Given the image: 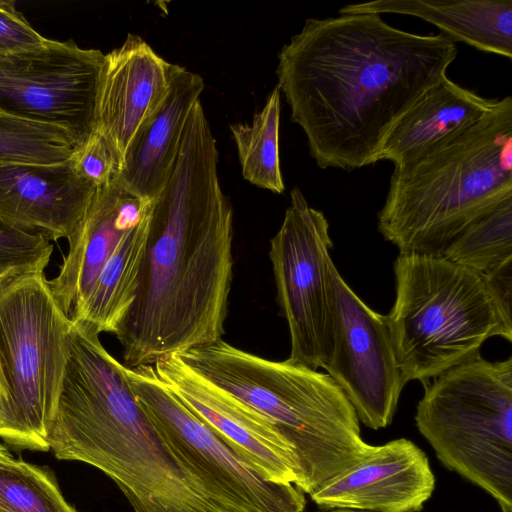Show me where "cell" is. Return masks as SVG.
<instances>
[{
  "mask_svg": "<svg viewBox=\"0 0 512 512\" xmlns=\"http://www.w3.org/2000/svg\"><path fill=\"white\" fill-rule=\"evenodd\" d=\"M443 33L420 35L380 14L308 18L278 54V88L321 169L378 162L395 122L456 59Z\"/></svg>",
  "mask_w": 512,
  "mask_h": 512,
  "instance_id": "6da1fadb",
  "label": "cell"
},
{
  "mask_svg": "<svg viewBox=\"0 0 512 512\" xmlns=\"http://www.w3.org/2000/svg\"><path fill=\"white\" fill-rule=\"evenodd\" d=\"M201 101L152 201L136 297L115 336L126 367L153 365L222 339L233 279V209Z\"/></svg>",
  "mask_w": 512,
  "mask_h": 512,
  "instance_id": "7a4b0ae2",
  "label": "cell"
},
{
  "mask_svg": "<svg viewBox=\"0 0 512 512\" xmlns=\"http://www.w3.org/2000/svg\"><path fill=\"white\" fill-rule=\"evenodd\" d=\"M96 334L72 338L47 443L110 477L134 512H223L184 469Z\"/></svg>",
  "mask_w": 512,
  "mask_h": 512,
  "instance_id": "3957f363",
  "label": "cell"
},
{
  "mask_svg": "<svg viewBox=\"0 0 512 512\" xmlns=\"http://www.w3.org/2000/svg\"><path fill=\"white\" fill-rule=\"evenodd\" d=\"M512 199V97L437 150L394 168L377 228L400 254L441 256Z\"/></svg>",
  "mask_w": 512,
  "mask_h": 512,
  "instance_id": "277c9868",
  "label": "cell"
},
{
  "mask_svg": "<svg viewBox=\"0 0 512 512\" xmlns=\"http://www.w3.org/2000/svg\"><path fill=\"white\" fill-rule=\"evenodd\" d=\"M177 355L291 446L303 493L318 490L374 448L362 439L352 404L327 373L288 359L268 360L222 339Z\"/></svg>",
  "mask_w": 512,
  "mask_h": 512,
  "instance_id": "5b68a950",
  "label": "cell"
},
{
  "mask_svg": "<svg viewBox=\"0 0 512 512\" xmlns=\"http://www.w3.org/2000/svg\"><path fill=\"white\" fill-rule=\"evenodd\" d=\"M385 315L407 382H427L478 355L488 338L512 341L483 277L442 256L399 254Z\"/></svg>",
  "mask_w": 512,
  "mask_h": 512,
  "instance_id": "8992f818",
  "label": "cell"
},
{
  "mask_svg": "<svg viewBox=\"0 0 512 512\" xmlns=\"http://www.w3.org/2000/svg\"><path fill=\"white\" fill-rule=\"evenodd\" d=\"M415 421L448 469L512 512V357L478 355L425 382Z\"/></svg>",
  "mask_w": 512,
  "mask_h": 512,
  "instance_id": "52a82bcc",
  "label": "cell"
},
{
  "mask_svg": "<svg viewBox=\"0 0 512 512\" xmlns=\"http://www.w3.org/2000/svg\"><path fill=\"white\" fill-rule=\"evenodd\" d=\"M71 323L42 271L0 290V438L15 448L50 450Z\"/></svg>",
  "mask_w": 512,
  "mask_h": 512,
  "instance_id": "ba28073f",
  "label": "cell"
},
{
  "mask_svg": "<svg viewBox=\"0 0 512 512\" xmlns=\"http://www.w3.org/2000/svg\"><path fill=\"white\" fill-rule=\"evenodd\" d=\"M126 373L172 453L223 512H303L301 490L261 477L162 384L153 365Z\"/></svg>",
  "mask_w": 512,
  "mask_h": 512,
  "instance_id": "9c48e42d",
  "label": "cell"
},
{
  "mask_svg": "<svg viewBox=\"0 0 512 512\" xmlns=\"http://www.w3.org/2000/svg\"><path fill=\"white\" fill-rule=\"evenodd\" d=\"M332 246L323 212L293 188L283 222L270 241L269 258L290 334L288 360L315 370L325 366L332 348Z\"/></svg>",
  "mask_w": 512,
  "mask_h": 512,
  "instance_id": "30bf717a",
  "label": "cell"
},
{
  "mask_svg": "<svg viewBox=\"0 0 512 512\" xmlns=\"http://www.w3.org/2000/svg\"><path fill=\"white\" fill-rule=\"evenodd\" d=\"M105 54L73 40L0 55V113L59 126L83 143L96 129Z\"/></svg>",
  "mask_w": 512,
  "mask_h": 512,
  "instance_id": "8fae6325",
  "label": "cell"
},
{
  "mask_svg": "<svg viewBox=\"0 0 512 512\" xmlns=\"http://www.w3.org/2000/svg\"><path fill=\"white\" fill-rule=\"evenodd\" d=\"M332 348L323 367L352 404L358 420L377 430L388 426L406 385L384 315L366 305L336 266Z\"/></svg>",
  "mask_w": 512,
  "mask_h": 512,
  "instance_id": "7c38bea8",
  "label": "cell"
},
{
  "mask_svg": "<svg viewBox=\"0 0 512 512\" xmlns=\"http://www.w3.org/2000/svg\"><path fill=\"white\" fill-rule=\"evenodd\" d=\"M153 367L162 384L261 477L298 486L291 446L254 411L202 378L177 354Z\"/></svg>",
  "mask_w": 512,
  "mask_h": 512,
  "instance_id": "4fadbf2b",
  "label": "cell"
},
{
  "mask_svg": "<svg viewBox=\"0 0 512 512\" xmlns=\"http://www.w3.org/2000/svg\"><path fill=\"white\" fill-rule=\"evenodd\" d=\"M434 487L426 454L401 438L374 446L359 463L309 496L323 509L419 512Z\"/></svg>",
  "mask_w": 512,
  "mask_h": 512,
  "instance_id": "5bb4252c",
  "label": "cell"
},
{
  "mask_svg": "<svg viewBox=\"0 0 512 512\" xmlns=\"http://www.w3.org/2000/svg\"><path fill=\"white\" fill-rule=\"evenodd\" d=\"M152 201L118 178L97 188L76 230L58 274L48 281L51 292L71 322L76 319L103 266L123 237L150 215Z\"/></svg>",
  "mask_w": 512,
  "mask_h": 512,
  "instance_id": "9a60e30c",
  "label": "cell"
},
{
  "mask_svg": "<svg viewBox=\"0 0 512 512\" xmlns=\"http://www.w3.org/2000/svg\"><path fill=\"white\" fill-rule=\"evenodd\" d=\"M176 66L131 33L120 47L105 54L95 130L121 164L140 128L166 97Z\"/></svg>",
  "mask_w": 512,
  "mask_h": 512,
  "instance_id": "2e32d148",
  "label": "cell"
},
{
  "mask_svg": "<svg viewBox=\"0 0 512 512\" xmlns=\"http://www.w3.org/2000/svg\"><path fill=\"white\" fill-rule=\"evenodd\" d=\"M95 190L76 174L69 159L57 164L0 163V219L48 240H68Z\"/></svg>",
  "mask_w": 512,
  "mask_h": 512,
  "instance_id": "e0dca14e",
  "label": "cell"
},
{
  "mask_svg": "<svg viewBox=\"0 0 512 512\" xmlns=\"http://www.w3.org/2000/svg\"><path fill=\"white\" fill-rule=\"evenodd\" d=\"M497 100L482 97L445 76L391 127L378 161H390L396 168L422 158L469 130Z\"/></svg>",
  "mask_w": 512,
  "mask_h": 512,
  "instance_id": "ac0fdd59",
  "label": "cell"
},
{
  "mask_svg": "<svg viewBox=\"0 0 512 512\" xmlns=\"http://www.w3.org/2000/svg\"><path fill=\"white\" fill-rule=\"evenodd\" d=\"M203 78L177 65L159 108L136 134L118 179L153 201L169 178L190 112L204 91Z\"/></svg>",
  "mask_w": 512,
  "mask_h": 512,
  "instance_id": "d6986e66",
  "label": "cell"
},
{
  "mask_svg": "<svg viewBox=\"0 0 512 512\" xmlns=\"http://www.w3.org/2000/svg\"><path fill=\"white\" fill-rule=\"evenodd\" d=\"M338 13L414 16L437 26L454 42L512 58V0H375L345 5Z\"/></svg>",
  "mask_w": 512,
  "mask_h": 512,
  "instance_id": "ffe728a7",
  "label": "cell"
},
{
  "mask_svg": "<svg viewBox=\"0 0 512 512\" xmlns=\"http://www.w3.org/2000/svg\"><path fill=\"white\" fill-rule=\"evenodd\" d=\"M149 219L150 215L123 237L72 322L87 324L99 334H115L136 297Z\"/></svg>",
  "mask_w": 512,
  "mask_h": 512,
  "instance_id": "44dd1931",
  "label": "cell"
},
{
  "mask_svg": "<svg viewBox=\"0 0 512 512\" xmlns=\"http://www.w3.org/2000/svg\"><path fill=\"white\" fill-rule=\"evenodd\" d=\"M280 109V90L276 86L251 124L230 125L244 179L277 194L285 190L279 158Z\"/></svg>",
  "mask_w": 512,
  "mask_h": 512,
  "instance_id": "7402d4cb",
  "label": "cell"
},
{
  "mask_svg": "<svg viewBox=\"0 0 512 512\" xmlns=\"http://www.w3.org/2000/svg\"><path fill=\"white\" fill-rule=\"evenodd\" d=\"M441 256L479 275L512 260V199L469 226Z\"/></svg>",
  "mask_w": 512,
  "mask_h": 512,
  "instance_id": "603a6c76",
  "label": "cell"
},
{
  "mask_svg": "<svg viewBox=\"0 0 512 512\" xmlns=\"http://www.w3.org/2000/svg\"><path fill=\"white\" fill-rule=\"evenodd\" d=\"M80 144L59 126L0 113V163H62Z\"/></svg>",
  "mask_w": 512,
  "mask_h": 512,
  "instance_id": "cb8c5ba5",
  "label": "cell"
},
{
  "mask_svg": "<svg viewBox=\"0 0 512 512\" xmlns=\"http://www.w3.org/2000/svg\"><path fill=\"white\" fill-rule=\"evenodd\" d=\"M0 512L78 511L48 468L9 456L0 457Z\"/></svg>",
  "mask_w": 512,
  "mask_h": 512,
  "instance_id": "d4e9b609",
  "label": "cell"
},
{
  "mask_svg": "<svg viewBox=\"0 0 512 512\" xmlns=\"http://www.w3.org/2000/svg\"><path fill=\"white\" fill-rule=\"evenodd\" d=\"M52 251L43 235L16 229L0 219V271L44 272Z\"/></svg>",
  "mask_w": 512,
  "mask_h": 512,
  "instance_id": "484cf974",
  "label": "cell"
},
{
  "mask_svg": "<svg viewBox=\"0 0 512 512\" xmlns=\"http://www.w3.org/2000/svg\"><path fill=\"white\" fill-rule=\"evenodd\" d=\"M76 174L92 186L102 188L118 178L121 161L98 131H94L69 158Z\"/></svg>",
  "mask_w": 512,
  "mask_h": 512,
  "instance_id": "4316f807",
  "label": "cell"
},
{
  "mask_svg": "<svg viewBox=\"0 0 512 512\" xmlns=\"http://www.w3.org/2000/svg\"><path fill=\"white\" fill-rule=\"evenodd\" d=\"M12 0H0V55L27 50L45 43Z\"/></svg>",
  "mask_w": 512,
  "mask_h": 512,
  "instance_id": "83f0119b",
  "label": "cell"
},
{
  "mask_svg": "<svg viewBox=\"0 0 512 512\" xmlns=\"http://www.w3.org/2000/svg\"><path fill=\"white\" fill-rule=\"evenodd\" d=\"M481 276L505 328L512 332V260Z\"/></svg>",
  "mask_w": 512,
  "mask_h": 512,
  "instance_id": "f1b7e54d",
  "label": "cell"
},
{
  "mask_svg": "<svg viewBox=\"0 0 512 512\" xmlns=\"http://www.w3.org/2000/svg\"><path fill=\"white\" fill-rule=\"evenodd\" d=\"M28 273L20 270H6V271H0V290L7 285L11 280L16 278L17 276Z\"/></svg>",
  "mask_w": 512,
  "mask_h": 512,
  "instance_id": "f546056e",
  "label": "cell"
},
{
  "mask_svg": "<svg viewBox=\"0 0 512 512\" xmlns=\"http://www.w3.org/2000/svg\"><path fill=\"white\" fill-rule=\"evenodd\" d=\"M11 456L8 450L0 444V457H9Z\"/></svg>",
  "mask_w": 512,
  "mask_h": 512,
  "instance_id": "4dcf8cb0",
  "label": "cell"
},
{
  "mask_svg": "<svg viewBox=\"0 0 512 512\" xmlns=\"http://www.w3.org/2000/svg\"><path fill=\"white\" fill-rule=\"evenodd\" d=\"M330 512H370V511H361V510H353V509H336Z\"/></svg>",
  "mask_w": 512,
  "mask_h": 512,
  "instance_id": "1f68e13d",
  "label": "cell"
},
{
  "mask_svg": "<svg viewBox=\"0 0 512 512\" xmlns=\"http://www.w3.org/2000/svg\"><path fill=\"white\" fill-rule=\"evenodd\" d=\"M1 412H2V403H1V397H0V417H1Z\"/></svg>",
  "mask_w": 512,
  "mask_h": 512,
  "instance_id": "d6a6232c",
  "label": "cell"
}]
</instances>
